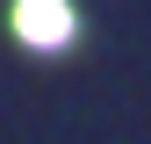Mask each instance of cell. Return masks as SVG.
Instances as JSON below:
<instances>
[{
	"label": "cell",
	"instance_id": "1",
	"mask_svg": "<svg viewBox=\"0 0 151 144\" xmlns=\"http://www.w3.org/2000/svg\"><path fill=\"white\" fill-rule=\"evenodd\" d=\"M14 36L36 43V50L65 43V36H72V7H65V0H14Z\"/></svg>",
	"mask_w": 151,
	"mask_h": 144
}]
</instances>
